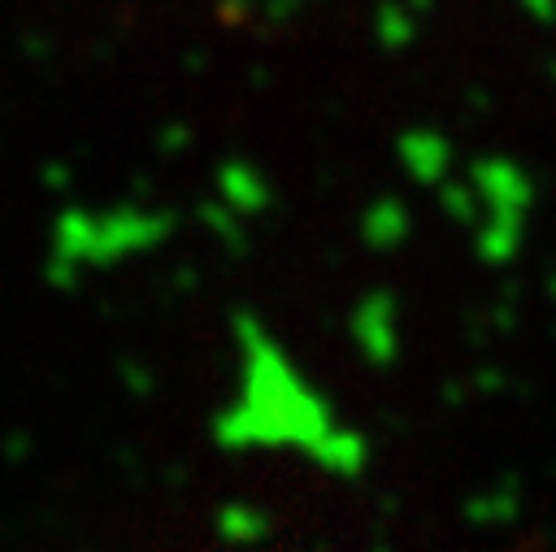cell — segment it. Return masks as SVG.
Masks as SVG:
<instances>
[{
  "instance_id": "8992f818",
  "label": "cell",
  "mask_w": 556,
  "mask_h": 552,
  "mask_svg": "<svg viewBox=\"0 0 556 552\" xmlns=\"http://www.w3.org/2000/svg\"><path fill=\"white\" fill-rule=\"evenodd\" d=\"M217 200L235 209L239 217H261L274 209V183L243 156H230L217 165Z\"/></svg>"
},
{
  "instance_id": "30bf717a",
  "label": "cell",
  "mask_w": 556,
  "mask_h": 552,
  "mask_svg": "<svg viewBox=\"0 0 556 552\" xmlns=\"http://www.w3.org/2000/svg\"><path fill=\"white\" fill-rule=\"evenodd\" d=\"M374 30H378V43H382V48L400 52V48H408V43L417 39V30H421V13L408 9V4L387 0V4H378V13H374Z\"/></svg>"
},
{
  "instance_id": "3957f363",
  "label": "cell",
  "mask_w": 556,
  "mask_h": 552,
  "mask_svg": "<svg viewBox=\"0 0 556 552\" xmlns=\"http://www.w3.org/2000/svg\"><path fill=\"white\" fill-rule=\"evenodd\" d=\"M465 183L473 187L482 213L478 217H521L530 222V204H534V178L521 161L504 156V152H491V156H478L469 170H465ZM478 226V222H473Z\"/></svg>"
},
{
  "instance_id": "ba28073f",
  "label": "cell",
  "mask_w": 556,
  "mask_h": 552,
  "mask_svg": "<svg viewBox=\"0 0 556 552\" xmlns=\"http://www.w3.org/2000/svg\"><path fill=\"white\" fill-rule=\"evenodd\" d=\"M213 530H217V539L230 543V548H256V543L269 539L274 522H269V513H265L261 504H252V500H230V504H222V509L213 513Z\"/></svg>"
},
{
  "instance_id": "5b68a950",
  "label": "cell",
  "mask_w": 556,
  "mask_h": 552,
  "mask_svg": "<svg viewBox=\"0 0 556 552\" xmlns=\"http://www.w3.org/2000/svg\"><path fill=\"white\" fill-rule=\"evenodd\" d=\"M395 156H400V170H404L413 183L430 187V191H434L439 183H447V178H452V165H456L452 139H447L443 130H434V126H413V130H404L400 143H395Z\"/></svg>"
},
{
  "instance_id": "5bb4252c",
  "label": "cell",
  "mask_w": 556,
  "mask_h": 552,
  "mask_svg": "<svg viewBox=\"0 0 556 552\" xmlns=\"http://www.w3.org/2000/svg\"><path fill=\"white\" fill-rule=\"evenodd\" d=\"M165 148L161 152H182V143H187V130H165V139H161Z\"/></svg>"
},
{
  "instance_id": "7a4b0ae2",
  "label": "cell",
  "mask_w": 556,
  "mask_h": 552,
  "mask_svg": "<svg viewBox=\"0 0 556 552\" xmlns=\"http://www.w3.org/2000/svg\"><path fill=\"white\" fill-rule=\"evenodd\" d=\"M174 226L178 222L169 209H148L135 200L109 204V209L70 204L52 222L43 278L61 291H74L87 269H113L130 256L156 252L174 235Z\"/></svg>"
},
{
  "instance_id": "8fae6325",
  "label": "cell",
  "mask_w": 556,
  "mask_h": 552,
  "mask_svg": "<svg viewBox=\"0 0 556 552\" xmlns=\"http://www.w3.org/2000/svg\"><path fill=\"white\" fill-rule=\"evenodd\" d=\"M434 196H439V209H443L456 226H469V230H473L482 204H478V196H473V187H469L465 178H447V183H439Z\"/></svg>"
},
{
  "instance_id": "6da1fadb",
  "label": "cell",
  "mask_w": 556,
  "mask_h": 552,
  "mask_svg": "<svg viewBox=\"0 0 556 552\" xmlns=\"http://www.w3.org/2000/svg\"><path fill=\"white\" fill-rule=\"evenodd\" d=\"M230 335L239 382L213 413V443L222 452H295L330 478H361L369 465V439L339 422L334 404L304 378L269 326L252 309H239Z\"/></svg>"
},
{
  "instance_id": "4fadbf2b",
  "label": "cell",
  "mask_w": 556,
  "mask_h": 552,
  "mask_svg": "<svg viewBox=\"0 0 556 552\" xmlns=\"http://www.w3.org/2000/svg\"><path fill=\"white\" fill-rule=\"evenodd\" d=\"M521 9H526L534 22H556V0H521Z\"/></svg>"
},
{
  "instance_id": "52a82bcc",
  "label": "cell",
  "mask_w": 556,
  "mask_h": 552,
  "mask_svg": "<svg viewBox=\"0 0 556 552\" xmlns=\"http://www.w3.org/2000/svg\"><path fill=\"white\" fill-rule=\"evenodd\" d=\"M361 243L369 248V252H395V248H404L408 243V235H413V213H408V204L400 200V196H378L365 213H361Z\"/></svg>"
},
{
  "instance_id": "9c48e42d",
  "label": "cell",
  "mask_w": 556,
  "mask_h": 552,
  "mask_svg": "<svg viewBox=\"0 0 556 552\" xmlns=\"http://www.w3.org/2000/svg\"><path fill=\"white\" fill-rule=\"evenodd\" d=\"M517 509H521V482H517V478H504L500 487L473 495V500L465 504V517H469L473 526H508V522L517 517Z\"/></svg>"
},
{
  "instance_id": "7c38bea8",
  "label": "cell",
  "mask_w": 556,
  "mask_h": 552,
  "mask_svg": "<svg viewBox=\"0 0 556 552\" xmlns=\"http://www.w3.org/2000/svg\"><path fill=\"white\" fill-rule=\"evenodd\" d=\"M200 222L222 239V248H230V252L248 248V230H243V222H248V217H239V213H235V209H226L222 200L200 204Z\"/></svg>"
},
{
  "instance_id": "277c9868",
  "label": "cell",
  "mask_w": 556,
  "mask_h": 552,
  "mask_svg": "<svg viewBox=\"0 0 556 552\" xmlns=\"http://www.w3.org/2000/svg\"><path fill=\"white\" fill-rule=\"evenodd\" d=\"M348 339L365 365H395V356H400V304L387 287H374L352 304Z\"/></svg>"
}]
</instances>
